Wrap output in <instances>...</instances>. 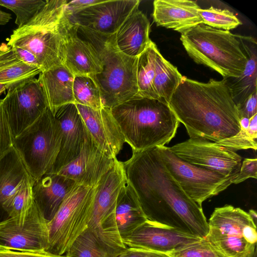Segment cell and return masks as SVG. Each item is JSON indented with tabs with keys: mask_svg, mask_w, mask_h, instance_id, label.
Wrapping results in <instances>:
<instances>
[{
	"mask_svg": "<svg viewBox=\"0 0 257 257\" xmlns=\"http://www.w3.org/2000/svg\"><path fill=\"white\" fill-rule=\"evenodd\" d=\"M150 23L139 7L136 8L115 34L116 46L124 54L138 57L148 47Z\"/></svg>",
	"mask_w": 257,
	"mask_h": 257,
	"instance_id": "obj_23",
	"label": "cell"
},
{
	"mask_svg": "<svg viewBox=\"0 0 257 257\" xmlns=\"http://www.w3.org/2000/svg\"><path fill=\"white\" fill-rule=\"evenodd\" d=\"M205 237L224 257H253L257 241L256 224L249 214L230 205L215 208Z\"/></svg>",
	"mask_w": 257,
	"mask_h": 257,
	"instance_id": "obj_7",
	"label": "cell"
},
{
	"mask_svg": "<svg viewBox=\"0 0 257 257\" xmlns=\"http://www.w3.org/2000/svg\"><path fill=\"white\" fill-rule=\"evenodd\" d=\"M61 141L59 121L48 107L32 125L14 139V146L35 180L49 173Z\"/></svg>",
	"mask_w": 257,
	"mask_h": 257,
	"instance_id": "obj_8",
	"label": "cell"
},
{
	"mask_svg": "<svg viewBox=\"0 0 257 257\" xmlns=\"http://www.w3.org/2000/svg\"><path fill=\"white\" fill-rule=\"evenodd\" d=\"M35 180H27L21 188L3 206L2 209L8 217H13L23 213L33 201L32 187Z\"/></svg>",
	"mask_w": 257,
	"mask_h": 257,
	"instance_id": "obj_36",
	"label": "cell"
},
{
	"mask_svg": "<svg viewBox=\"0 0 257 257\" xmlns=\"http://www.w3.org/2000/svg\"><path fill=\"white\" fill-rule=\"evenodd\" d=\"M47 223L33 200L19 215L0 221V248L30 251L46 250Z\"/></svg>",
	"mask_w": 257,
	"mask_h": 257,
	"instance_id": "obj_12",
	"label": "cell"
},
{
	"mask_svg": "<svg viewBox=\"0 0 257 257\" xmlns=\"http://www.w3.org/2000/svg\"><path fill=\"white\" fill-rule=\"evenodd\" d=\"M167 169L184 192L199 206L232 184L236 176H226L212 170L188 163L166 146L157 147Z\"/></svg>",
	"mask_w": 257,
	"mask_h": 257,
	"instance_id": "obj_11",
	"label": "cell"
},
{
	"mask_svg": "<svg viewBox=\"0 0 257 257\" xmlns=\"http://www.w3.org/2000/svg\"><path fill=\"white\" fill-rule=\"evenodd\" d=\"M87 130L96 146L109 157L115 159L125 143L109 108L100 109L75 103Z\"/></svg>",
	"mask_w": 257,
	"mask_h": 257,
	"instance_id": "obj_19",
	"label": "cell"
},
{
	"mask_svg": "<svg viewBox=\"0 0 257 257\" xmlns=\"http://www.w3.org/2000/svg\"><path fill=\"white\" fill-rule=\"evenodd\" d=\"M147 219L135 191L126 179L119 192L115 207L116 222L122 239Z\"/></svg>",
	"mask_w": 257,
	"mask_h": 257,
	"instance_id": "obj_27",
	"label": "cell"
},
{
	"mask_svg": "<svg viewBox=\"0 0 257 257\" xmlns=\"http://www.w3.org/2000/svg\"><path fill=\"white\" fill-rule=\"evenodd\" d=\"M2 103L14 138L35 122L48 107L42 86L36 78L8 89Z\"/></svg>",
	"mask_w": 257,
	"mask_h": 257,
	"instance_id": "obj_13",
	"label": "cell"
},
{
	"mask_svg": "<svg viewBox=\"0 0 257 257\" xmlns=\"http://www.w3.org/2000/svg\"><path fill=\"white\" fill-rule=\"evenodd\" d=\"M169 254L171 257H224L215 249L205 238Z\"/></svg>",
	"mask_w": 257,
	"mask_h": 257,
	"instance_id": "obj_37",
	"label": "cell"
},
{
	"mask_svg": "<svg viewBox=\"0 0 257 257\" xmlns=\"http://www.w3.org/2000/svg\"><path fill=\"white\" fill-rule=\"evenodd\" d=\"M121 251L105 245L87 228L75 239L65 255L66 257H117Z\"/></svg>",
	"mask_w": 257,
	"mask_h": 257,
	"instance_id": "obj_31",
	"label": "cell"
},
{
	"mask_svg": "<svg viewBox=\"0 0 257 257\" xmlns=\"http://www.w3.org/2000/svg\"><path fill=\"white\" fill-rule=\"evenodd\" d=\"M180 40L195 63L215 70L223 78L242 74L247 58L237 35L200 24L181 34Z\"/></svg>",
	"mask_w": 257,
	"mask_h": 257,
	"instance_id": "obj_6",
	"label": "cell"
},
{
	"mask_svg": "<svg viewBox=\"0 0 257 257\" xmlns=\"http://www.w3.org/2000/svg\"><path fill=\"white\" fill-rule=\"evenodd\" d=\"M239 118L250 119L257 114V91L251 94L241 103L236 105Z\"/></svg>",
	"mask_w": 257,
	"mask_h": 257,
	"instance_id": "obj_41",
	"label": "cell"
},
{
	"mask_svg": "<svg viewBox=\"0 0 257 257\" xmlns=\"http://www.w3.org/2000/svg\"><path fill=\"white\" fill-rule=\"evenodd\" d=\"M42 72L39 68L24 63L7 43L0 45V83L6 85L8 90Z\"/></svg>",
	"mask_w": 257,
	"mask_h": 257,
	"instance_id": "obj_28",
	"label": "cell"
},
{
	"mask_svg": "<svg viewBox=\"0 0 257 257\" xmlns=\"http://www.w3.org/2000/svg\"><path fill=\"white\" fill-rule=\"evenodd\" d=\"M67 1H46L26 25L14 30L7 44L31 53L43 72L64 65V30L69 21L64 13Z\"/></svg>",
	"mask_w": 257,
	"mask_h": 257,
	"instance_id": "obj_5",
	"label": "cell"
},
{
	"mask_svg": "<svg viewBox=\"0 0 257 257\" xmlns=\"http://www.w3.org/2000/svg\"><path fill=\"white\" fill-rule=\"evenodd\" d=\"M250 178H257L256 158L244 159L238 173L232 181V184H238Z\"/></svg>",
	"mask_w": 257,
	"mask_h": 257,
	"instance_id": "obj_39",
	"label": "cell"
},
{
	"mask_svg": "<svg viewBox=\"0 0 257 257\" xmlns=\"http://www.w3.org/2000/svg\"><path fill=\"white\" fill-rule=\"evenodd\" d=\"M248 213L252 219L253 222L256 225L257 214L256 211L253 209H250Z\"/></svg>",
	"mask_w": 257,
	"mask_h": 257,
	"instance_id": "obj_46",
	"label": "cell"
},
{
	"mask_svg": "<svg viewBox=\"0 0 257 257\" xmlns=\"http://www.w3.org/2000/svg\"><path fill=\"white\" fill-rule=\"evenodd\" d=\"M110 110L132 152L164 146L180 122L168 104L138 95Z\"/></svg>",
	"mask_w": 257,
	"mask_h": 257,
	"instance_id": "obj_3",
	"label": "cell"
},
{
	"mask_svg": "<svg viewBox=\"0 0 257 257\" xmlns=\"http://www.w3.org/2000/svg\"><path fill=\"white\" fill-rule=\"evenodd\" d=\"M31 179L33 178L13 146L0 159V208Z\"/></svg>",
	"mask_w": 257,
	"mask_h": 257,
	"instance_id": "obj_26",
	"label": "cell"
},
{
	"mask_svg": "<svg viewBox=\"0 0 257 257\" xmlns=\"http://www.w3.org/2000/svg\"><path fill=\"white\" fill-rule=\"evenodd\" d=\"M140 3L139 0L103 1L68 18L79 26L99 33L113 35L139 7Z\"/></svg>",
	"mask_w": 257,
	"mask_h": 257,
	"instance_id": "obj_16",
	"label": "cell"
},
{
	"mask_svg": "<svg viewBox=\"0 0 257 257\" xmlns=\"http://www.w3.org/2000/svg\"><path fill=\"white\" fill-rule=\"evenodd\" d=\"M126 180L123 163L115 159L114 165L94 187L88 228L105 245L121 251L126 248L115 220L120 189Z\"/></svg>",
	"mask_w": 257,
	"mask_h": 257,
	"instance_id": "obj_10",
	"label": "cell"
},
{
	"mask_svg": "<svg viewBox=\"0 0 257 257\" xmlns=\"http://www.w3.org/2000/svg\"><path fill=\"white\" fill-rule=\"evenodd\" d=\"M0 257H66L50 253L46 250L22 251L0 248Z\"/></svg>",
	"mask_w": 257,
	"mask_h": 257,
	"instance_id": "obj_40",
	"label": "cell"
},
{
	"mask_svg": "<svg viewBox=\"0 0 257 257\" xmlns=\"http://www.w3.org/2000/svg\"><path fill=\"white\" fill-rule=\"evenodd\" d=\"M94 187L76 184L66 196L53 218L47 223L46 251L63 255L75 239L88 227Z\"/></svg>",
	"mask_w": 257,
	"mask_h": 257,
	"instance_id": "obj_9",
	"label": "cell"
},
{
	"mask_svg": "<svg viewBox=\"0 0 257 257\" xmlns=\"http://www.w3.org/2000/svg\"><path fill=\"white\" fill-rule=\"evenodd\" d=\"M11 15L0 10V25H4L11 19Z\"/></svg>",
	"mask_w": 257,
	"mask_h": 257,
	"instance_id": "obj_45",
	"label": "cell"
},
{
	"mask_svg": "<svg viewBox=\"0 0 257 257\" xmlns=\"http://www.w3.org/2000/svg\"><path fill=\"white\" fill-rule=\"evenodd\" d=\"M182 77L177 68L167 61L158 50L153 86L159 100L168 104Z\"/></svg>",
	"mask_w": 257,
	"mask_h": 257,
	"instance_id": "obj_29",
	"label": "cell"
},
{
	"mask_svg": "<svg viewBox=\"0 0 257 257\" xmlns=\"http://www.w3.org/2000/svg\"><path fill=\"white\" fill-rule=\"evenodd\" d=\"M115 159L103 152L88 133L78 156L57 173L78 185L93 188L113 167Z\"/></svg>",
	"mask_w": 257,
	"mask_h": 257,
	"instance_id": "obj_17",
	"label": "cell"
},
{
	"mask_svg": "<svg viewBox=\"0 0 257 257\" xmlns=\"http://www.w3.org/2000/svg\"><path fill=\"white\" fill-rule=\"evenodd\" d=\"M200 238L147 219L122 239L126 247L144 248L169 254L200 241Z\"/></svg>",
	"mask_w": 257,
	"mask_h": 257,
	"instance_id": "obj_15",
	"label": "cell"
},
{
	"mask_svg": "<svg viewBox=\"0 0 257 257\" xmlns=\"http://www.w3.org/2000/svg\"><path fill=\"white\" fill-rule=\"evenodd\" d=\"M132 153L123 162L126 177L147 219L205 238L208 225L202 207L172 176L157 147Z\"/></svg>",
	"mask_w": 257,
	"mask_h": 257,
	"instance_id": "obj_1",
	"label": "cell"
},
{
	"mask_svg": "<svg viewBox=\"0 0 257 257\" xmlns=\"http://www.w3.org/2000/svg\"><path fill=\"white\" fill-rule=\"evenodd\" d=\"M77 184L58 173H46L34 181L33 200L43 218L50 221L62 202Z\"/></svg>",
	"mask_w": 257,
	"mask_h": 257,
	"instance_id": "obj_22",
	"label": "cell"
},
{
	"mask_svg": "<svg viewBox=\"0 0 257 257\" xmlns=\"http://www.w3.org/2000/svg\"><path fill=\"white\" fill-rule=\"evenodd\" d=\"M200 8L196 1L189 0H155L153 18L157 26L170 29L182 34L202 24L199 15Z\"/></svg>",
	"mask_w": 257,
	"mask_h": 257,
	"instance_id": "obj_21",
	"label": "cell"
},
{
	"mask_svg": "<svg viewBox=\"0 0 257 257\" xmlns=\"http://www.w3.org/2000/svg\"><path fill=\"white\" fill-rule=\"evenodd\" d=\"M168 105L190 138L217 143L240 131L237 107L223 79L204 83L183 76Z\"/></svg>",
	"mask_w": 257,
	"mask_h": 257,
	"instance_id": "obj_2",
	"label": "cell"
},
{
	"mask_svg": "<svg viewBox=\"0 0 257 257\" xmlns=\"http://www.w3.org/2000/svg\"><path fill=\"white\" fill-rule=\"evenodd\" d=\"M52 112L60 125L61 141L59 153L48 173H57L78 156L88 132L75 103L63 104Z\"/></svg>",
	"mask_w": 257,
	"mask_h": 257,
	"instance_id": "obj_18",
	"label": "cell"
},
{
	"mask_svg": "<svg viewBox=\"0 0 257 257\" xmlns=\"http://www.w3.org/2000/svg\"><path fill=\"white\" fill-rule=\"evenodd\" d=\"M7 89H8V87L6 85L0 83V95H1Z\"/></svg>",
	"mask_w": 257,
	"mask_h": 257,
	"instance_id": "obj_47",
	"label": "cell"
},
{
	"mask_svg": "<svg viewBox=\"0 0 257 257\" xmlns=\"http://www.w3.org/2000/svg\"><path fill=\"white\" fill-rule=\"evenodd\" d=\"M117 257H171L169 254L156 252L144 248L126 247Z\"/></svg>",
	"mask_w": 257,
	"mask_h": 257,
	"instance_id": "obj_42",
	"label": "cell"
},
{
	"mask_svg": "<svg viewBox=\"0 0 257 257\" xmlns=\"http://www.w3.org/2000/svg\"><path fill=\"white\" fill-rule=\"evenodd\" d=\"M103 0H75L67 1L64 13L67 17H71L82 10L93 5L101 3Z\"/></svg>",
	"mask_w": 257,
	"mask_h": 257,
	"instance_id": "obj_43",
	"label": "cell"
},
{
	"mask_svg": "<svg viewBox=\"0 0 257 257\" xmlns=\"http://www.w3.org/2000/svg\"><path fill=\"white\" fill-rule=\"evenodd\" d=\"M11 47L19 58L24 63L32 66L38 67L40 69L37 59L31 53L17 46H13Z\"/></svg>",
	"mask_w": 257,
	"mask_h": 257,
	"instance_id": "obj_44",
	"label": "cell"
},
{
	"mask_svg": "<svg viewBox=\"0 0 257 257\" xmlns=\"http://www.w3.org/2000/svg\"><path fill=\"white\" fill-rule=\"evenodd\" d=\"M169 148L188 163L226 176H236L240 169L242 158L234 151L205 139L190 138Z\"/></svg>",
	"mask_w": 257,
	"mask_h": 257,
	"instance_id": "obj_14",
	"label": "cell"
},
{
	"mask_svg": "<svg viewBox=\"0 0 257 257\" xmlns=\"http://www.w3.org/2000/svg\"><path fill=\"white\" fill-rule=\"evenodd\" d=\"M218 145L227 147L233 151L257 148V114L250 118L248 127H240L239 132L230 138L217 143Z\"/></svg>",
	"mask_w": 257,
	"mask_h": 257,
	"instance_id": "obj_34",
	"label": "cell"
},
{
	"mask_svg": "<svg viewBox=\"0 0 257 257\" xmlns=\"http://www.w3.org/2000/svg\"><path fill=\"white\" fill-rule=\"evenodd\" d=\"M14 139L0 99V159L14 146Z\"/></svg>",
	"mask_w": 257,
	"mask_h": 257,
	"instance_id": "obj_38",
	"label": "cell"
},
{
	"mask_svg": "<svg viewBox=\"0 0 257 257\" xmlns=\"http://www.w3.org/2000/svg\"><path fill=\"white\" fill-rule=\"evenodd\" d=\"M74 74L64 65L54 67L39 74L38 79L52 112L61 105L74 103Z\"/></svg>",
	"mask_w": 257,
	"mask_h": 257,
	"instance_id": "obj_25",
	"label": "cell"
},
{
	"mask_svg": "<svg viewBox=\"0 0 257 257\" xmlns=\"http://www.w3.org/2000/svg\"><path fill=\"white\" fill-rule=\"evenodd\" d=\"M158 50L155 43L151 40L146 49L138 56L137 68L138 92L137 95L159 100L153 86Z\"/></svg>",
	"mask_w": 257,
	"mask_h": 257,
	"instance_id": "obj_30",
	"label": "cell"
},
{
	"mask_svg": "<svg viewBox=\"0 0 257 257\" xmlns=\"http://www.w3.org/2000/svg\"><path fill=\"white\" fill-rule=\"evenodd\" d=\"M77 33L90 44L99 60L101 72L89 76L99 89L103 107L111 109L136 96L138 57L121 52L115 34H101L79 26Z\"/></svg>",
	"mask_w": 257,
	"mask_h": 257,
	"instance_id": "obj_4",
	"label": "cell"
},
{
	"mask_svg": "<svg viewBox=\"0 0 257 257\" xmlns=\"http://www.w3.org/2000/svg\"><path fill=\"white\" fill-rule=\"evenodd\" d=\"M198 13L202 24L219 30L229 31L242 24L233 13L227 9L213 7L206 9L200 8Z\"/></svg>",
	"mask_w": 257,
	"mask_h": 257,
	"instance_id": "obj_33",
	"label": "cell"
},
{
	"mask_svg": "<svg viewBox=\"0 0 257 257\" xmlns=\"http://www.w3.org/2000/svg\"><path fill=\"white\" fill-rule=\"evenodd\" d=\"M78 25L69 19L64 30V62L74 75H91L101 71L98 57L90 44L79 36Z\"/></svg>",
	"mask_w": 257,
	"mask_h": 257,
	"instance_id": "obj_20",
	"label": "cell"
},
{
	"mask_svg": "<svg viewBox=\"0 0 257 257\" xmlns=\"http://www.w3.org/2000/svg\"><path fill=\"white\" fill-rule=\"evenodd\" d=\"M46 1L0 0V6L12 11L16 15L18 28L28 23L44 7Z\"/></svg>",
	"mask_w": 257,
	"mask_h": 257,
	"instance_id": "obj_35",
	"label": "cell"
},
{
	"mask_svg": "<svg viewBox=\"0 0 257 257\" xmlns=\"http://www.w3.org/2000/svg\"><path fill=\"white\" fill-rule=\"evenodd\" d=\"M73 93L74 103L94 109L103 107L99 89L89 75H74Z\"/></svg>",
	"mask_w": 257,
	"mask_h": 257,
	"instance_id": "obj_32",
	"label": "cell"
},
{
	"mask_svg": "<svg viewBox=\"0 0 257 257\" xmlns=\"http://www.w3.org/2000/svg\"><path fill=\"white\" fill-rule=\"evenodd\" d=\"M247 58L242 74L237 77L223 78L236 106L257 91V43L251 36L237 35Z\"/></svg>",
	"mask_w": 257,
	"mask_h": 257,
	"instance_id": "obj_24",
	"label": "cell"
}]
</instances>
